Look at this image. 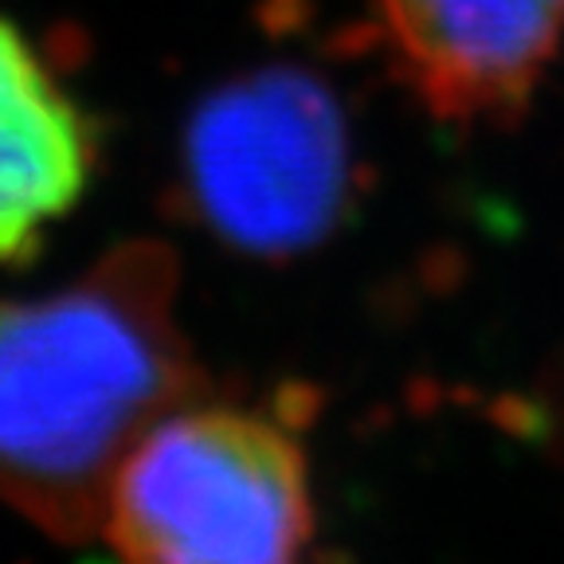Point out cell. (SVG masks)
<instances>
[{
    "mask_svg": "<svg viewBox=\"0 0 564 564\" xmlns=\"http://www.w3.org/2000/svg\"><path fill=\"white\" fill-rule=\"evenodd\" d=\"M200 392L176 259L153 239L110 247L55 291L0 299V506L63 545L102 538L126 455Z\"/></svg>",
    "mask_w": 564,
    "mask_h": 564,
    "instance_id": "obj_1",
    "label": "cell"
},
{
    "mask_svg": "<svg viewBox=\"0 0 564 564\" xmlns=\"http://www.w3.org/2000/svg\"><path fill=\"white\" fill-rule=\"evenodd\" d=\"M102 538L122 564H322L310 458L282 412L200 392L126 455Z\"/></svg>",
    "mask_w": 564,
    "mask_h": 564,
    "instance_id": "obj_2",
    "label": "cell"
},
{
    "mask_svg": "<svg viewBox=\"0 0 564 564\" xmlns=\"http://www.w3.org/2000/svg\"><path fill=\"white\" fill-rule=\"evenodd\" d=\"M349 193V126L306 70H247L188 115L181 196L188 216L231 251L302 256L341 224Z\"/></svg>",
    "mask_w": 564,
    "mask_h": 564,
    "instance_id": "obj_3",
    "label": "cell"
},
{
    "mask_svg": "<svg viewBox=\"0 0 564 564\" xmlns=\"http://www.w3.org/2000/svg\"><path fill=\"white\" fill-rule=\"evenodd\" d=\"M408 90L443 122L513 115L564 44V0H377Z\"/></svg>",
    "mask_w": 564,
    "mask_h": 564,
    "instance_id": "obj_4",
    "label": "cell"
},
{
    "mask_svg": "<svg viewBox=\"0 0 564 564\" xmlns=\"http://www.w3.org/2000/svg\"><path fill=\"white\" fill-rule=\"evenodd\" d=\"M102 130L44 47L0 17V267H24L90 193Z\"/></svg>",
    "mask_w": 564,
    "mask_h": 564,
    "instance_id": "obj_5",
    "label": "cell"
}]
</instances>
